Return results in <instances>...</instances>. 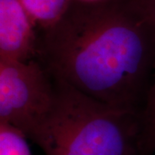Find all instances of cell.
I'll list each match as a JSON object with an SVG mask.
<instances>
[{
  "instance_id": "6da1fadb",
  "label": "cell",
  "mask_w": 155,
  "mask_h": 155,
  "mask_svg": "<svg viewBox=\"0 0 155 155\" xmlns=\"http://www.w3.org/2000/svg\"><path fill=\"white\" fill-rule=\"evenodd\" d=\"M72 7L38 38L55 79L108 105L141 112L155 73V22L135 0Z\"/></svg>"
},
{
  "instance_id": "7a4b0ae2",
  "label": "cell",
  "mask_w": 155,
  "mask_h": 155,
  "mask_svg": "<svg viewBox=\"0 0 155 155\" xmlns=\"http://www.w3.org/2000/svg\"><path fill=\"white\" fill-rule=\"evenodd\" d=\"M56 80L54 104L27 139L45 155H141V112L108 105Z\"/></svg>"
},
{
  "instance_id": "3957f363",
  "label": "cell",
  "mask_w": 155,
  "mask_h": 155,
  "mask_svg": "<svg viewBox=\"0 0 155 155\" xmlns=\"http://www.w3.org/2000/svg\"><path fill=\"white\" fill-rule=\"evenodd\" d=\"M56 80L37 60H0V123L28 134L48 113Z\"/></svg>"
},
{
  "instance_id": "277c9868",
  "label": "cell",
  "mask_w": 155,
  "mask_h": 155,
  "mask_svg": "<svg viewBox=\"0 0 155 155\" xmlns=\"http://www.w3.org/2000/svg\"><path fill=\"white\" fill-rule=\"evenodd\" d=\"M34 22L19 0H0V60L36 59Z\"/></svg>"
},
{
  "instance_id": "5b68a950",
  "label": "cell",
  "mask_w": 155,
  "mask_h": 155,
  "mask_svg": "<svg viewBox=\"0 0 155 155\" xmlns=\"http://www.w3.org/2000/svg\"><path fill=\"white\" fill-rule=\"evenodd\" d=\"M34 24L44 29L54 26L65 16L72 0H19Z\"/></svg>"
},
{
  "instance_id": "8992f818",
  "label": "cell",
  "mask_w": 155,
  "mask_h": 155,
  "mask_svg": "<svg viewBox=\"0 0 155 155\" xmlns=\"http://www.w3.org/2000/svg\"><path fill=\"white\" fill-rule=\"evenodd\" d=\"M141 145L145 153L155 150V73L141 110Z\"/></svg>"
},
{
  "instance_id": "52a82bcc",
  "label": "cell",
  "mask_w": 155,
  "mask_h": 155,
  "mask_svg": "<svg viewBox=\"0 0 155 155\" xmlns=\"http://www.w3.org/2000/svg\"><path fill=\"white\" fill-rule=\"evenodd\" d=\"M27 140L15 127L0 123V155H33Z\"/></svg>"
},
{
  "instance_id": "ba28073f",
  "label": "cell",
  "mask_w": 155,
  "mask_h": 155,
  "mask_svg": "<svg viewBox=\"0 0 155 155\" xmlns=\"http://www.w3.org/2000/svg\"><path fill=\"white\" fill-rule=\"evenodd\" d=\"M155 22V0H135Z\"/></svg>"
},
{
  "instance_id": "9c48e42d",
  "label": "cell",
  "mask_w": 155,
  "mask_h": 155,
  "mask_svg": "<svg viewBox=\"0 0 155 155\" xmlns=\"http://www.w3.org/2000/svg\"><path fill=\"white\" fill-rule=\"evenodd\" d=\"M86 1H94V0H86Z\"/></svg>"
}]
</instances>
